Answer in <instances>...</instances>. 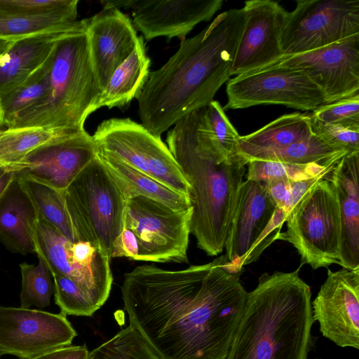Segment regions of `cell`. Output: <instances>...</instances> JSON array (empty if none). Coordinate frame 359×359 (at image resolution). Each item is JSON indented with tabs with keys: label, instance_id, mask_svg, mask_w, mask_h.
Masks as SVG:
<instances>
[{
	"label": "cell",
	"instance_id": "ba28073f",
	"mask_svg": "<svg viewBox=\"0 0 359 359\" xmlns=\"http://www.w3.org/2000/svg\"><path fill=\"white\" fill-rule=\"evenodd\" d=\"M92 136L98 151L189 198V185L168 146L142 124L129 118H112L102 121Z\"/></svg>",
	"mask_w": 359,
	"mask_h": 359
},
{
	"label": "cell",
	"instance_id": "2e32d148",
	"mask_svg": "<svg viewBox=\"0 0 359 359\" xmlns=\"http://www.w3.org/2000/svg\"><path fill=\"white\" fill-rule=\"evenodd\" d=\"M314 321L322 334L340 347L359 349V268L327 269L313 302Z\"/></svg>",
	"mask_w": 359,
	"mask_h": 359
},
{
	"label": "cell",
	"instance_id": "ac0fdd59",
	"mask_svg": "<svg viewBox=\"0 0 359 359\" xmlns=\"http://www.w3.org/2000/svg\"><path fill=\"white\" fill-rule=\"evenodd\" d=\"M245 24L231 75L250 73L283 57L280 40L287 11L277 1L250 0L244 3Z\"/></svg>",
	"mask_w": 359,
	"mask_h": 359
},
{
	"label": "cell",
	"instance_id": "8fae6325",
	"mask_svg": "<svg viewBox=\"0 0 359 359\" xmlns=\"http://www.w3.org/2000/svg\"><path fill=\"white\" fill-rule=\"evenodd\" d=\"M191 208L175 211L156 200L135 196L126 200L123 227L137 237V261L187 263Z\"/></svg>",
	"mask_w": 359,
	"mask_h": 359
},
{
	"label": "cell",
	"instance_id": "9c48e42d",
	"mask_svg": "<svg viewBox=\"0 0 359 359\" xmlns=\"http://www.w3.org/2000/svg\"><path fill=\"white\" fill-rule=\"evenodd\" d=\"M35 254L51 273L69 278L99 309L109 296L113 282L110 257L97 245L85 241L72 242L43 220L33 226Z\"/></svg>",
	"mask_w": 359,
	"mask_h": 359
},
{
	"label": "cell",
	"instance_id": "f6af8a7d",
	"mask_svg": "<svg viewBox=\"0 0 359 359\" xmlns=\"http://www.w3.org/2000/svg\"><path fill=\"white\" fill-rule=\"evenodd\" d=\"M0 129H1V127L0 126Z\"/></svg>",
	"mask_w": 359,
	"mask_h": 359
},
{
	"label": "cell",
	"instance_id": "f1b7e54d",
	"mask_svg": "<svg viewBox=\"0 0 359 359\" xmlns=\"http://www.w3.org/2000/svg\"><path fill=\"white\" fill-rule=\"evenodd\" d=\"M74 132L77 131L43 127L1 128L0 166L16 171L19 163L29 154Z\"/></svg>",
	"mask_w": 359,
	"mask_h": 359
},
{
	"label": "cell",
	"instance_id": "d590c367",
	"mask_svg": "<svg viewBox=\"0 0 359 359\" xmlns=\"http://www.w3.org/2000/svg\"><path fill=\"white\" fill-rule=\"evenodd\" d=\"M54 299L64 315L91 316L98 310L84 292L73 280L53 273Z\"/></svg>",
	"mask_w": 359,
	"mask_h": 359
},
{
	"label": "cell",
	"instance_id": "d6a6232c",
	"mask_svg": "<svg viewBox=\"0 0 359 359\" xmlns=\"http://www.w3.org/2000/svg\"><path fill=\"white\" fill-rule=\"evenodd\" d=\"M38 264L26 262L20 264L22 277L20 307L30 309L35 306L39 309L48 306L54 294L52 273L41 258Z\"/></svg>",
	"mask_w": 359,
	"mask_h": 359
},
{
	"label": "cell",
	"instance_id": "7bdbcfd3",
	"mask_svg": "<svg viewBox=\"0 0 359 359\" xmlns=\"http://www.w3.org/2000/svg\"><path fill=\"white\" fill-rule=\"evenodd\" d=\"M19 172L15 170L0 166V199L17 179Z\"/></svg>",
	"mask_w": 359,
	"mask_h": 359
},
{
	"label": "cell",
	"instance_id": "1f68e13d",
	"mask_svg": "<svg viewBox=\"0 0 359 359\" xmlns=\"http://www.w3.org/2000/svg\"><path fill=\"white\" fill-rule=\"evenodd\" d=\"M247 165L246 180L262 183L278 178L298 181L319 177L329 180L332 170L336 166L318 163L300 165L260 160H251Z\"/></svg>",
	"mask_w": 359,
	"mask_h": 359
},
{
	"label": "cell",
	"instance_id": "ab89813d",
	"mask_svg": "<svg viewBox=\"0 0 359 359\" xmlns=\"http://www.w3.org/2000/svg\"><path fill=\"white\" fill-rule=\"evenodd\" d=\"M78 4V0H0V13L45 14L62 11Z\"/></svg>",
	"mask_w": 359,
	"mask_h": 359
},
{
	"label": "cell",
	"instance_id": "5bb4252c",
	"mask_svg": "<svg viewBox=\"0 0 359 359\" xmlns=\"http://www.w3.org/2000/svg\"><path fill=\"white\" fill-rule=\"evenodd\" d=\"M76 334L62 313L0 306V357L29 359L70 346Z\"/></svg>",
	"mask_w": 359,
	"mask_h": 359
},
{
	"label": "cell",
	"instance_id": "836d02e7",
	"mask_svg": "<svg viewBox=\"0 0 359 359\" xmlns=\"http://www.w3.org/2000/svg\"><path fill=\"white\" fill-rule=\"evenodd\" d=\"M88 359H159L140 332L129 325L89 352Z\"/></svg>",
	"mask_w": 359,
	"mask_h": 359
},
{
	"label": "cell",
	"instance_id": "3957f363",
	"mask_svg": "<svg viewBox=\"0 0 359 359\" xmlns=\"http://www.w3.org/2000/svg\"><path fill=\"white\" fill-rule=\"evenodd\" d=\"M167 146L189 185L190 233L209 256L220 254L231 223L247 160L227 157L204 131L201 108L180 119L168 132Z\"/></svg>",
	"mask_w": 359,
	"mask_h": 359
},
{
	"label": "cell",
	"instance_id": "7402d4cb",
	"mask_svg": "<svg viewBox=\"0 0 359 359\" xmlns=\"http://www.w3.org/2000/svg\"><path fill=\"white\" fill-rule=\"evenodd\" d=\"M17 179L0 199V240L13 252L35 253L33 226L38 215Z\"/></svg>",
	"mask_w": 359,
	"mask_h": 359
},
{
	"label": "cell",
	"instance_id": "ffe728a7",
	"mask_svg": "<svg viewBox=\"0 0 359 359\" xmlns=\"http://www.w3.org/2000/svg\"><path fill=\"white\" fill-rule=\"evenodd\" d=\"M89 55L100 90L132 53L140 36L129 17L116 8H103L86 18Z\"/></svg>",
	"mask_w": 359,
	"mask_h": 359
},
{
	"label": "cell",
	"instance_id": "5b68a950",
	"mask_svg": "<svg viewBox=\"0 0 359 359\" xmlns=\"http://www.w3.org/2000/svg\"><path fill=\"white\" fill-rule=\"evenodd\" d=\"M101 92L90 58L86 20H79L55 44L45 98L18 114L4 127L84 130L86 118L96 111Z\"/></svg>",
	"mask_w": 359,
	"mask_h": 359
},
{
	"label": "cell",
	"instance_id": "4316f807",
	"mask_svg": "<svg viewBox=\"0 0 359 359\" xmlns=\"http://www.w3.org/2000/svg\"><path fill=\"white\" fill-rule=\"evenodd\" d=\"M18 182L27 194L38 217L72 242L81 241L67 211L64 191L19 173Z\"/></svg>",
	"mask_w": 359,
	"mask_h": 359
},
{
	"label": "cell",
	"instance_id": "b9f144b4",
	"mask_svg": "<svg viewBox=\"0 0 359 359\" xmlns=\"http://www.w3.org/2000/svg\"><path fill=\"white\" fill-rule=\"evenodd\" d=\"M89 351L85 345L67 346L29 359H88Z\"/></svg>",
	"mask_w": 359,
	"mask_h": 359
},
{
	"label": "cell",
	"instance_id": "6da1fadb",
	"mask_svg": "<svg viewBox=\"0 0 359 359\" xmlns=\"http://www.w3.org/2000/svg\"><path fill=\"white\" fill-rule=\"evenodd\" d=\"M226 255L170 271L138 266L121 287L130 325L159 359H224L248 292Z\"/></svg>",
	"mask_w": 359,
	"mask_h": 359
},
{
	"label": "cell",
	"instance_id": "52a82bcc",
	"mask_svg": "<svg viewBox=\"0 0 359 359\" xmlns=\"http://www.w3.org/2000/svg\"><path fill=\"white\" fill-rule=\"evenodd\" d=\"M287 230L279 238L291 243L301 265L313 269L339 263L341 217L331 182L319 180L287 217Z\"/></svg>",
	"mask_w": 359,
	"mask_h": 359
},
{
	"label": "cell",
	"instance_id": "603a6c76",
	"mask_svg": "<svg viewBox=\"0 0 359 359\" xmlns=\"http://www.w3.org/2000/svg\"><path fill=\"white\" fill-rule=\"evenodd\" d=\"M65 32L44 33L15 41L0 64V97L41 67L50 55L58 38Z\"/></svg>",
	"mask_w": 359,
	"mask_h": 359
},
{
	"label": "cell",
	"instance_id": "4fadbf2b",
	"mask_svg": "<svg viewBox=\"0 0 359 359\" xmlns=\"http://www.w3.org/2000/svg\"><path fill=\"white\" fill-rule=\"evenodd\" d=\"M226 92L224 111L262 104L313 111L325 104L323 92L306 74L285 67H264L235 76L229 80Z\"/></svg>",
	"mask_w": 359,
	"mask_h": 359
},
{
	"label": "cell",
	"instance_id": "30bf717a",
	"mask_svg": "<svg viewBox=\"0 0 359 359\" xmlns=\"http://www.w3.org/2000/svg\"><path fill=\"white\" fill-rule=\"evenodd\" d=\"M286 218L264 183L243 182L224 245L229 265L242 273L244 266L257 261L279 238Z\"/></svg>",
	"mask_w": 359,
	"mask_h": 359
},
{
	"label": "cell",
	"instance_id": "8992f818",
	"mask_svg": "<svg viewBox=\"0 0 359 359\" xmlns=\"http://www.w3.org/2000/svg\"><path fill=\"white\" fill-rule=\"evenodd\" d=\"M66 207L81 241L110 258L123 229L126 198L97 154L64 191Z\"/></svg>",
	"mask_w": 359,
	"mask_h": 359
},
{
	"label": "cell",
	"instance_id": "d6986e66",
	"mask_svg": "<svg viewBox=\"0 0 359 359\" xmlns=\"http://www.w3.org/2000/svg\"><path fill=\"white\" fill-rule=\"evenodd\" d=\"M97 154L93 136L84 129L31 152L16 171L63 192Z\"/></svg>",
	"mask_w": 359,
	"mask_h": 359
},
{
	"label": "cell",
	"instance_id": "83f0119b",
	"mask_svg": "<svg viewBox=\"0 0 359 359\" xmlns=\"http://www.w3.org/2000/svg\"><path fill=\"white\" fill-rule=\"evenodd\" d=\"M78 5L56 12L23 15L0 13V40L17 41L44 34L72 29L78 22Z\"/></svg>",
	"mask_w": 359,
	"mask_h": 359
},
{
	"label": "cell",
	"instance_id": "ee69618b",
	"mask_svg": "<svg viewBox=\"0 0 359 359\" xmlns=\"http://www.w3.org/2000/svg\"><path fill=\"white\" fill-rule=\"evenodd\" d=\"M15 41H3L0 40V53L8 50L13 45Z\"/></svg>",
	"mask_w": 359,
	"mask_h": 359
},
{
	"label": "cell",
	"instance_id": "44dd1931",
	"mask_svg": "<svg viewBox=\"0 0 359 359\" xmlns=\"http://www.w3.org/2000/svg\"><path fill=\"white\" fill-rule=\"evenodd\" d=\"M359 152L344 155L332 170L329 181L337 198L341 217L339 264L359 268Z\"/></svg>",
	"mask_w": 359,
	"mask_h": 359
},
{
	"label": "cell",
	"instance_id": "277c9868",
	"mask_svg": "<svg viewBox=\"0 0 359 359\" xmlns=\"http://www.w3.org/2000/svg\"><path fill=\"white\" fill-rule=\"evenodd\" d=\"M299 270L259 278L257 287L248 292L224 359H307L315 321L311 288Z\"/></svg>",
	"mask_w": 359,
	"mask_h": 359
},
{
	"label": "cell",
	"instance_id": "f35d334b",
	"mask_svg": "<svg viewBox=\"0 0 359 359\" xmlns=\"http://www.w3.org/2000/svg\"><path fill=\"white\" fill-rule=\"evenodd\" d=\"M310 114L323 123L359 127V95L321 104Z\"/></svg>",
	"mask_w": 359,
	"mask_h": 359
},
{
	"label": "cell",
	"instance_id": "f546056e",
	"mask_svg": "<svg viewBox=\"0 0 359 359\" xmlns=\"http://www.w3.org/2000/svg\"><path fill=\"white\" fill-rule=\"evenodd\" d=\"M346 154L329 147L313 134L304 140L287 146L259 150L245 156L248 163L251 160L276 161L292 164L318 163L320 165H337Z\"/></svg>",
	"mask_w": 359,
	"mask_h": 359
},
{
	"label": "cell",
	"instance_id": "cb8c5ba5",
	"mask_svg": "<svg viewBox=\"0 0 359 359\" xmlns=\"http://www.w3.org/2000/svg\"><path fill=\"white\" fill-rule=\"evenodd\" d=\"M97 155L114 179L126 200L135 196H144L162 203L175 211H185L191 208L189 198L121 160L98 151Z\"/></svg>",
	"mask_w": 359,
	"mask_h": 359
},
{
	"label": "cell",
	"instance_id": "9a60e30c",
	"mask_svg": "<svg viewBox=\"0 0 359 359\" xmlns=\"http://www.w3.org/2000/svg\"><path fill=\"white\" fill-rule=\"evenodd\" d=\"M269 67L302 71L321 90L325 104L359 95V34L314 50L284 55Z\"/></svg>",
	"mask_w": 359,
	"mask_h": 359
},
{
	"label": "cell",
	"instance_id": "7a4b0ae2",
	"mask_svg": "<svg viewBox=\"0 0 359 359\" xmlns=\"http://www.w3.org/2000/svg\"><path fill=\"white\" fill-rule=\"evenodd\" d=\"M244 24L243 8L217 15L198 34L182 41L162 67L150 72L136 97L142 125L161 137L186 114L214 100L232 76Z\"/></svg>",
	"mask_w": 359,
	"mask_h": 359
},
{
	"label": "cell",
	"instance_id": "e575fe53",
	"mask_svg": "<svg viewBox=\"0 0 359 359\" xmlns=\"http://www.w3.org/2000/svg\"><path fill=\"white\" fill-rule=\"evenodd\" d=\"M201 123L210 141L224 156L231 157L241 154V135L231 124L223 107L216 100L201 108Z\"/></svg>",
	"mask_w": 359,
	"mask_h": 359
},
{
	"label": "cell",
	"instance_id": "e0dca14e",
	"mask_svg": "<svg viewBox=\"0 0 359 359\" xmlns=\"http://www.w3.org/2000/svg\"><path fill=\"white\" fill-rule=\"evenodd\" d=\"M103 8L131 9L132 23L150 41L159 36L181 41L202 22L208 21L222 8V0L102 1Z\"/></svg>",
	"mask_w": 359,
	"mask_h": 359
},
{
	"label": "cell",
	"instance_id": "bcb514c9",
	"mask_svg": "<svg viewBox=\"0 0 359 359\" xmlns=\"http://www.w3.org/2000/svg\"><path fill=\"white\" fill-rule=\"evenodd\" d=\"M316 359H318V358H316Z\"/></svg>",
	"mask_w": 359,
	"mask_h": 359
},
{
	"label": "cell",
	"instance_id": "7c38bea8",
	"mask_svg": "<svg viewBox=\"0 0 359 359\" xmlns=\"http://www.w3.org/2000/svg\"><path fill=\"white\" fill-rule=\"evenodd\" d=\"M358 34V0H298L287 13L280 46L284 55H291Z\"/></svg>",
	"mask_w": 359,
	"mask_h": 359
},
{
	"label": "cell",
	"instance_id": "d4e9b609",
	"mask_svg": "<svg viewBox=\"0 0 359 359\" xmlns=\"http://www.w3.org/2000/svg\"><path fill=\"white\" fill-rule=\"evenodd\" d=\"M151 60L147 56L144 39L140 36L132 53L113 72L102 90L95 109L101 107L121 108L127 106L140 93L147 82Z\"/></svg>",
	"mask_w": 359,
	"mask_h": 359
},
{
	"label": "cell",
	"instance_id": "60d3db41",
	"mask_svg": "<svg viewBox=\"0 0 359 359\" xmlns=\"http://www.w3.org/2000/svg\"><path fill=\"white\" fill-rule=\"evenodd\" d=\"M138 254L139 244L136 236L131 230L123 227L113 244L111 258L127 257L137 260Z\"/></svg>",
	"mask_w": 359,
	"mask_h": 359
},
{
	"label": "cell",
	"instance_id": "484cf974",
	"mask_svg": "<svg viewBox=\"0 0 359 359\" xmlns=\"http://www.w3.org/2000/svg\"><path fill=\"white\" fill-rule=\"evenodd\" d=\"M312 135L310 114L294 112L284 114L257 130L241 136L239 149L245 156L259 150L283 147Z\"/></svg>",
	"mask_w": 359,
	"mask_h": 359
},
{
	"label": "cell",
	"instance_id": "4dcf8cb0",
	"mask_svg": "<svg viewBox=\"0 0 359 359\" xmlns=\"http://www.w3.org/2000/svg\"><path fill=\"white\" fill-rule=\"evenodd\" d=\"M51 54L44 64L27 79L0 97L1 127H4L18 114L35 106L45 98L48 90Z\"/></svg>",
	"mask_w": 359,
	"mask_h": 359
},
{
	"label": "cell",
	"instance_id": "8d00e7d4",
	"mask_svg": "<svg viewBox=\"0 0 359 359\" xmlns=\"http://www.w3.org/2000/svg\"><path fill=\"white\" fill-rule=\"evenodd\" d=\"M320 179L318 177L295 181L278 178L264 184L277 207L287 217L306 191Z\"/></svg>",
	"mask_w": 359,
	"mask_h": 359
},
{
	"label": "cell",
	"instance_id": "74e56055",
	"mask_svg": "<svg viewBox=\"0 0 359 359\" xmlns=\"http://www.w3.org/2000/svg\"><path fill=\"white\" fill-rule=\"evenodd\" d=\"M311 125L313 134L332 149L348 154L359 152V127L323 123L311 117Z\"/></svg>",
	"mask_w": 359,
	"mask_h": 359
}]
</instances>
